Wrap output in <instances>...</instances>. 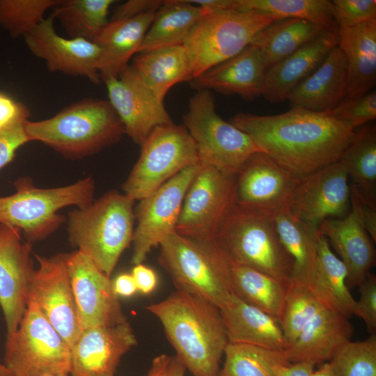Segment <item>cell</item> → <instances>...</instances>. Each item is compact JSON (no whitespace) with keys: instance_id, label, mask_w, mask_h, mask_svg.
Returning a JSON list of instances; mask_svg holds the SVG:
<instances>
[{"instance_id":"obj_1","label":"cell","mask_w":376,"mask_h":376,"mask_svg":"<svg viewBox=\"0 0 376 376\" xmlns=\"http://www.w3.org/2000/svg\"><path fill=\"white\" fill-rule=\"evenodd\" d=\"M229 122L299 177L340 160L356 132L350 123L324 112L293 108L273 115L239 112Z\"/></svg>"},{"instance_id":"obj_2","label":"cell","mask_w":376,"mask_h":376,"mask_svg":"<svg viewBox=\"0 0 376 376\" xmlns=\"http://www.w3.org/2000/svg\"><path fill=\"white\" fill-rule=\"evenodd\" d=\"M146 308L161 322L186 370L193 376H219L229 343L219 307L199 295L176 290Z\"/></svg>"},{"instance_id":"obj_3","label":"cell","mask_w":376,"mask_h":376,"mask_svg":"<svg viewBox=\"0 0 376 376\" xmlns=\"http://www.w3.org/2000/svg\"><path fill=\"white\" fill-rule=\"evenodd\" d=\"M24 127L29 141L42 142L70 159L95 154L125 134L110 102L95 98L72 104L47 119L28 120Z\"/></svg>"},{"instance_id":"obj_4","label":"cell","mask_w":376,"mask_h":376,"mask_svg":"<svg viewBox=\"0 0 376 376\" xmlns=\"http://www.w3.org/2000/svg\"><path fill=\"white\" fill-rule=\"evenodd\" d=\"M134 203L123 193L112 190L68 213L70 244L109 276L132 242L136 220Z\"/></svg>"},{"instance_id":"obj_5","label":"cell","mask_w":376,"mask_h":376,"mask_svg":"<svg viewBox=\"0 0 376 376\" xmlns=\"http://www.w3.org/2000/svg\"><path fill=\"white\" fill-rule=\"evenodd\" d=\"M214 241L232 264L254 268L290 284L293 262L272 215L235 204Z\"/></svg>"},{"instance_id":"obj_6","label":"cell","mask_w":376,"mask_h":376,"mask_svg":"<svg viewBox=\"0 0 376 376\" xmlns=\"http://www.w3.org/2000/svg\"><path fill=\"white\" fill-rule=\"evenodd\" d=\"M16 191L0 197V224L16 227L29 243L40 241L56 231L66 221L57 213L65 207H86L93 202L95 182L91 177L71 185L39 188L30 178L14 182Z\"/></svg>"},{"instance_id":"obj_7","label":"cell","mask_w":376,"mask_h":376,"mask_svg":"<svg viewBox=\"0 0 376 376\" xmlns=\"http://www.w3.org/2000/svg\"><path fill=\"white\" fill-rule=\"evenodd\" d=\"M158 262L177 290L199 295L220 308L233 293L231 263L213 240L174 233L160 244Z\"/></svg>"},{"instance_id":"obj_8","label":"cell","mask_w":376,"mask_h":376,"mask_svg":"<svg viewBox=\"0 0 376 376\" xmlns=\"http://www.w3.org/2000/svg\"><path fill=\"white\" fill-rule=\"evenodd\" d=\"M182 118L201 162L236 175L253 154L261 152L248 134L219 116L209 91H198Z\"/></svg>"},{"instance_id":"obj_9","label":"cell","mask_w":376,"mask_h":376,"mask_svg":"<svg viewBox=\"0 0 376 376\" xmlns=\"http://www.w3.org/2000/svg\"><path fill=\"white\" fill-rule=\"evenodd\" d=\"M70 357L68 344L29 302L17 329L6 336L3 364L12 376L70 375Z\"/></svg>"},{"instance_id":"obj_10","label":"cell","mask_w":376,"mask_h":376,"mask_svg":"<svg viewBox=\"0 0 376 376\" xmlns=\"http://www.w3.org/2000/svg\"><path fill=\"white\" fill-rule=\"evenodd\" d=\"M276 20L254 11L205 13L184 43L191 59L193 79L237 54Z\"/></svg>"},{"instance_id":"obj_11","label":"cell","mask_w":376,"mask_h":376,"mask_svg":"<svg viewBox=\"0 0 376 376\" xmlns=\"http://www.w3.org/2000/svg\"><path fill=\"white\" fill-rule=\"evenodd\" d=\"M141 148L140 156L123 185V194L134 201L143 199L199 162L188 131L173 123L156 127Z\"/></svg>"},{"instance_id":"obj_12","label":"cell","mask_w":376,"mask_h":376,"mask_svg":"<svg viewBox=\"0 0 376 376\" xmlns=\"http://www.w3.org/2000/svg\"><path fill=\"white\" fill-rule=\"evenodd\" d=\"M235 204V175L200 162L186 191L175 233L192 239L213 240Z\"/></svg>"},{"instance_id":"obj_13","label":"cell","mask_w":376,"mask_h":376,"mask_svg":"<svg viewBox=\"0 0 376 376\" xmlns=\"http://www.w3.org/2000/svg\"><path fill=\"white\" fill-rule=\"evenodd\" d=\"M199 163L186 168L139 201L132 242L134 265L142 263L153 247L175 233L186 191Z\"/></svg>"},{"instance_id":"obj_14","label":"cell","mask_w":376,"mask_h":376,"mask_svg":"<svg viewBox=\"0 0 376 376\" xmlns=\"http://www.w3.org/2000/svg\"><path fill=\"white\" fill-rule=\"evenodd\" d=\"M36 258L38 267L35 269L30 283L28 303L36 305L71 347L82 330L77 317L65 253L51 257L36 255Z\"/></svg>"},{"instance_id":"obj_15","label":"cell","mask_w":376,"mask_h":376,"mask_svg":"<svg viewBox=\"0 0 376 376\" xmlns=\"http://www.w3.org/2000/svg\"><path fill=\"white\" fill-rule=\"evenodd\" d=\"M65 261L81 330L127 322L110 276L80 251L65 253Z\"/></svg>"},{"instance_id":"obj_16","label":"cell","mask_w":376,"mask_h":376,"mask_svg":"<svg viewBox=\"0 0 376 376\" xmlns=\"http://www.w3.org/2000/svg\"><path fill=\"white\" fill-rule=\"evenodd\" d=\"M300 179L267 155L257 152L235 175L236 204L272 216L289 210Z\"/></svg>"},{"instance_id":"obj_17","label":"cell","mask_w":376,"mask_h":376,"mask_svg":"<svg viewBox=\"0 0 376 376\" xmlns=\"http://www.w3.org/2000/svg\"><path fill=\"white\" fill-rule=\"evenodd\" d=\"M350 210V190L345 166L338 160L301 177L289 211L317 228L324 220L340 218Z\"/></svg>"},{"instance_id":"obj_18","label":"cell","mask_w":376,"mask_h":376,"mask_svg":"<svg viewBox=\"0 0 376 376\" xmlns=\"http://www.w3.org/2000/svg\"><path fill=\"white\" fill-rule=\"evenodd\" d=\"M103 81L109 102L134 143L141 146L156 127L173 123L164 102L146 88L130 65L117 78Z\"/></svg>"},{"instance_id":"obj_19","label":"cell","mask_w":376,"mask_h":376,"mask_svg":"<svg viewBox=\"0 0 376 376\" xmlns=\"http://www.w3.org/2000/svg\"><path fill=\"white\" fill-rule=\"evenodd\" d=\"M21 232L16 227L0 224V306L7 336L17 329L26 308L35 271L31 244L22 240Z\"/></svg>"},{"instance_id":"obj_20","label":"cell","mask_w":376,"mask_h":376,"mask_svg":"<svg viewBox=\"0 0 376 376\" xmlns=\"http://www.w3.org/2000/svg\"><path fill=\"white\" fill-rule=\"evenodd\" d=\"M24 38L29 50L43 59L52 72L84 77L94 84L100 83V47L92 41L58 35L52 17L43 19Z\"/></svg>"},{"instance_id":"obj_21","label":"cell","mask_w":376,"mask_h":376,"mask_svg":"<svg viewBox=\"0 0 376 376\" xmlns=\"http://www.w3.org/2000/svg\"><path fill=\"white\" fill-rule=\"evenodd\" d=\"M136 344L127 321L84 329L70 347V375H114L123 356Z\"/></svg>"},{"instance_id":"obj_22","label":"cell","mask_w":376,"mask_h":376,"mask_svg":"<svg viewBox=\"0 0 376 376\" xmlns=\"http://www.w3.org/2000/svg\"><path fill=\"white\" fill-rule=\"evenodd\" d=\"M267 70L260 51L250 44L237 54L194 78L191 85L197 91L213 90L252 101L262 95Z\"/></svg>"},{"instance_id":"obj_23","label":"cell","mask_w":376,"mask_h":376,"mask_svg":"<svg viewBox=\"0 0 376 376\" xmlns=\"http://www.w3.org/2000/svg\"><path fill=\"white\" fill-rule=\"evenodd\" d=\"M338 42V28L325 31L269 67L265 74L262 95L272 104L287 100L292 91L317 69Z\"/></svg>"},{"instance_id":"obj_24","label":"cell","mask_w":376,"mask_h":376,"mask_svg":"<svg viewBox=\"0 0 376 376\" xmlns=\"http://www.w3.org/2000/svg\"><path fill=\"white\" fill-rule=\"evenodd\" d=\"M319 232L340 256L347 272L348 288L359 286L375 265V250L357 212L350 207L343 217L323 221Z\"/></svg>"},{"instance_id":"obj_25","label":"cell","mask_w":376,"mask_h":376,"mask_svg":"<svg viewBox=\"0 0 376 376\" xmlns=\"http://www.w3.org/2000/svg\"><path fill=\"white\" fill-rule=\"evenodd\" d=\"M347 68L345 54L334 47L322 63L288 97L291 108L326 112L345 97Z\"/></svg>"},{"instance_id":"obj_26","label":"cell","mask_w":376,"mask_h":376,"mask_svg":"<svg viewBox=\"0 0 376 376\" xmlns=\"http://www.w3.org/2000/svg\"><path fill=\"white\" fill-rule=\"evenodd\" d=\"M230 343H244L272 350L288 347L279 322L232 293L219 308Z\"/></svg>"},{"instance_id":"obj_27","label":"cell","mask_w":376,"mask_h":376,"mask_svg":"<svg viewBox=\"0 0 376 376\" xmlns=\"http://www.w3.org/2000/svg\"><path fill=\"white\" fill-rule=\"evenodd\" d=\"M353 333L349 318L322 308L283 352L290 363L308 361L322 364L340 345L351 340Z\"/></svg>"},{"instance_id":"obj_28","label":"cell","mask_w":376,"mask_h":376,"mask_svg":"<svg viewBox=\"0 0 376 376\" xmlns=\"http://www.w3.org/2000/svg\"><path fill=\"white\" fill-rule=\"evenodd\" d=\"M157 10L132 18L109 21L93 42L100 49L98 70L103 80L117 78L137 54Z\"/></svg>"},{"instance_id":"obj_29","label":"cell","mask_w":376,"mask_h":376,"mask_svg":"<svg viewBox=\"0 0 376 376\" xmlns=\"http://www.w3.org/2000/svg\"><path fill=\"white\" fill-rule=\"evenodd\" d=\"M338 46L347 60L345 98L363 95L376 84V20L351 27H338Z\"/></svg>"},{"instance_id":"obj_30","label":"cell","mask_w":376,"mask_h":376,"mask_svg":"<svg viewBox=\"0 0 376 376\" xmlns=\"http://www.w3.org/2000/svg\"><path fill=\"white\" fill-rule=\"evenodd\" d=\"M130 66L162 102L173 86L193 79L191 59L184 44L137 53Z\"/></svg>"},{"instance_id":"obj_31","label":"cell","mask_w":376,"mask_h":376,"mask_svg":"<svg viewBox=\"0 0 376 376\" xmlns=\"http://www.w3.org/2000/svg\"><path fill=\"white\" fill-rule=\"evenodd\" d=\"M347 272L341 260L332 251L325 236L319 232L314 268L308 285L327 309L350 318L357 300L347 285Z\"/></svg>"},{"instance_id":"obj_32","label":"cell","mask_w":376,"mask_h":376,"mask_svg":"<svg viewBox=\"0 0 376 376\" xmlns=\"http://www.w3.org/2000/svg\"><path fill=\"white\" fill-rule=\"evenodd\" d=\"M205 13L202 8L188 0L164 1L157 10L138 53L183 45Z\"/></svg>"},{"instance_id":"obj_33","label":"cell","mask_w":376,"mask_h":376,"mask_svg":"<svg viewBox=\"0 0 376 376\" xmlns=\"http://www.w3.org/2000/svg\"><path fill=\"white\" fill-rule=\"evenodd\" d=\"M324 31L308 20L279 19L261 30L251 44L258 49L268 69Z\"/></svg>"},{"instance_id":"obj_34","label":"cell","mask_w":376,"mask_h":376,"mask_svg":"<svg viewBox=\"0 0 376 376\" xmlns=\"http://www.w3.org/2000/svg\"><path fill=\"white\" fill-rule=\"evenodd\" d=\"M288 285L254 268L231 263L233 293L244 302L271 315L279 323Z\"/></svg>"},{"instance_id":"obj_35","label":"cell","mask_w":376,"mask_h":376,"mask_svg":"<svg viewBox=\"0 0 376 376\" xmlns=\"http://www.w3.org/2000/svg\"><path fill=\"white\" fill-rule=\"evenodd\" d=\"M273 217L281 243L293 262L290 281L308 285L316 259L319 228L299 220L289 210Z\"/></svg>"},{"instance_id":"obj_36","label":"cell","mask_w":376,"mask_h":376,"mask_svg":"<svg viewBox=\"0 0 376 376\" xmlns=\"http://www.w3.org/2000/svg\"><path fill=\"white\" fill-rule=\"evenodd\" d=\"M351 185L364 203L376 206V127L368 123L355 134L340 159Z\"/></svg>"},{"instance_id":"obj_37","label":"cell","mask_w":376,"mask_h":376,"mask_svg":"<svg viewBox=\"0 0 376 376\" xmlns=\"http://www.w3.org/2000/svg\"><path fill=\"white\" fill-rule=\"evenodd\" d=\"M235 10L258 12L276 19H305L324 31L338 28L332 2L328 0H235Z\"/></svg>"},{"instance_id":"obj_38","label":"cell","mask_w":376,"mask_h":376,"mask_svg":"<svg viewBox=\"0 0 376 376\" xmlns=\"http://www.w3.org/2000/svg\"><path fill=\"white\" fill-rule=\"evenodd\" d=\"M113 0H59L50 17L57 19L71 38L93 41L109 22Z\"/></svg>"},{"instance_id":"obj_39","label":"cell","mask_w":376,"mask_h":376,"mask_svg":"<svg viewBox=\"0 0 376 376\" xmlns=\"http://www.w3.org/2000/svg\"><path fill=\"white\" fill-rule=\"evenodd\" d=\"M219 376H277V370L289 363L283 351L256 345L228 343Z\"/></svg>"},{"instance_id":"obj_40","label":"cell","mask_w":376,"mask_h":376,"mask_svg":"<svg viewBox=\"0 0 376 376\" xmlns=\"http://www.w3.org/2000/svg\"><path fill=\"white\" fill-rule=\"evenodd\" d=\"M322 308L307 284L290 282L280 320L288 347Z\"/></svg>"},{"instance_id":"obj_41","label":"cell","mask_w":376,"mask_h":376,"mask_svg":"<svg viewBox=\"0 0 376 376\" xmlns=\"http://www.w3.org/2000/svg\"><path fill=\"white\" fill-rule=\"evenodd\" d=\"M334 376H376V334L340 345L328 361Z\"/></svg>"},{"instance_id":"obj_42","label":"cell","mask_w":376,"mask_h":376,"mask_svg":"<svg viewBox=\"0 0 376 376\" xmlns=\"http://www.w3.org/2000/svg\"><path fill=\"white\" fill-rule=\"evenodd\" d=\"M59 0H0V26L13 37H24Z\"/></svg>"},{"instance_id":"obj_43","label":"cell","mask_w":376,"mask_h":376,"mask_svg":"<svg viewBox=\"0 0 376 376\" xmlns=\"http://www.w3.org/2000/svg\"><path fill=\"white\" fill-rule=\"evenodd\" d=\"M324 113L350 123L355 129L362 127L376 118L375 90L359 97L344 98L332 110Z\"/></svg>"},{"instance_id":"obj_44","label":"cell","mask_w":376,"mask_h":376,"mask_svg":"<svg viewBox=\"0 0 376 376\" xmlns=\"http://www.w3.org/2000/svg\"><path fill=\"white\" fill-rule=\"evenodd\" d=\"M338 27H351L376 20L375 0H333Z\"/></svg>"},{"instance_id":"obj_45","label":"cell","mask_w":376,"mask_h":376,"mask_svg":"<svg viewBox=\"0 0 376 376\" xmlns=\"http://www.w3.org/2000/svg\"><path fill=\"white\" fill-rule=\"evenodd\" d=\"M360 297L356 301L354 315L361 318L370 334H376V276L370 273L359 285Z\"/></svg>"},{"instance_id":"obj_46","label":"cell","mask_w":376,"mask_h":376,"mask_svg":"<svg viewBox=\"0 0 376 376\" xmlns=\"http://www.w3.org/2000/svg\"><path fill=\"white\" fill-rule=\"evenodd\" d=\"M24 123L0 132V170L13 159L21 146L29 141Z\"/></svg>"},{"instance_id":"obj_47","label":"cell","mask_w":376,"mask_h":376,"mask_svg":"<svg viewBox=\"0 0 376 376\" xmlns=\"http://www.w3.org/2000/svg\"><path fill=\"white\" fill-rule=\"evenodd\" d=\"M30 116L28 108L0 92V132L24 124Z\"/></svg>"},{"instance_id":"obj_48","label":"cell","mask_w":376,"mask_h":376,"mask_svg":"<svg viewBox=\"0 0 376 376\" xmlns=\"http://www.w3.org/2000/svg\"><path fill=\"white\" fill-rule=\"evenodd\" d=\"M350 207L353 209L360 219L365 230L371 237L376 242V206L368 205L359 198L356 189L350 185Z\"/></svg>"},{"instance_id":"obj_49","label":"cell","mask_w":376,"mask_h":376,"mask_svg":"<svg viewBox=\"0 0 376 376\" xmlns=\"http://www.w3.org/2000/svg\"><path fill=\"white\" fill-rule=\"evenodd\" d=\"M164 1L130 0L119 5L110 21L132 18L148 12L157 10Z\"/></svg>"},{"instance_id":"obj_50","label":"cell","mask_w":376,"mask_h":376,"mask_svg":"<svg viewBox=\"0 0 376 376\" xmlns=\"http://www.w3.org/2000/svg\"><path fill=\"white\" fill-rule=\"evenodd\" d=\"M135 281L137 290L147 295L151 293L157 284L155 272L142 263L135 265L131 274Z\"/></svg>"},{"instance_id":"obj_51","label":"cell","mask_w":376,"mask_h":376,"mask_svg":"<svg viewBox=\"0 0 376 376\" xmlns=\"http://www.w3.org/2000/svg\"><path fill=\"white\" fill-rule=\"evenodd\" d=\"M316 364L312 361H303L288 363L280 366L277 376H311Z\"/></svg>"},{"instance_id":"obj_52","label":"cell","mask_w":376,"mask_h":376,"mask_svg":"<svg viewBox=\"0 0 376 376\" xmlns=\"http://www.w3.org/2000/svg\"><path fill=\"white\" fill-rule=\"evenodd\" d=\"M112 286L118 297H129L138 291L132 275L127 273L118 275L112 281Z\"/></svg>"},{"instance_id":"obj_53","label":"cell","mask_w":376,"mask_h":376,"mask_svg":"<svg viewBox=\"0 0 376 376\" xmlns=\"http://www.w3.org/2000/svg\"><path fill=\"white\" fill-rule=\"evenodd\" d=\"M190 1L202 8L205 13L235 11V0H192Z\"/></svg>"},{"instance_id":"obj_54","label":"cell","mask_w":376,"mask_h":376,"mask_svg":"<svg viewBox=\"0 0 376 376\" xmlns=\"http://www.w3.org/2000/svg\"><path fill=\"white\" fill-rule=\"evenodd\" d=\"M171 357L167 354L156 357L152 360L146 376H169L168 369Z\"/></svg>"},{"instance_id":"obj_55","label":"cell","mask_w":376,"mask_h":376,"mask_svg":"<svg viewBox=\"0 0 376 376\" xmlns=\"http://www.w3.org/2000/svg\"><path fill=\"white\" fill-rule=\"evenodd\" d=\"M186 368L180 360L176 357H171L169 365V376H186Z\"/></svg>"},{"instance_id":"obj_56","label":"cell","mask_w":376,"mask_h":376,"mask_svg":"<svg viewBox=\"0 0 376 376\" xmlns=\"http://www.w3.org/2000/svg\"><path fill=\"white\" fill-rule=\"evenodd\" d=\"M311 376H334V373L330 363L326 361L317 370H314Z\"/></svg>"},{"instance_id":"obj_57","label":"cell","mask_w":376,"mask_h":376,"mask_svg":"<svg viewBox=\"0 0 376 376\" xmlns=\"http://www.w3.org/2000/svg\"><path fill=\"white\" fill-rule=\"evenodd\" d=\"M0 376H12L5 365L0 361Z\"/></svg>"},{"instance_id":"obj_58","label":"cell","mask_w":376,"mask_h":376,"mask_svg":"<svg viewBox=\"0 0 376 376\" xmlns=\"http://www.w3.org/2000/svg\"><path fill=\"white\" fill-rule=\"evenodd\" d=\"M46 376H70L69 374H55V375H49Z\"/></svg>"},{"instance_id":"obj_59","label":"cell","mask_w":376,"mask_h":376,"mask_svg":"<svg viewBox=\"0 0 376 376\" xmlns=\"http://www.w3.org/2000/svg\"><path fill=\"white\" fill-rule=\"evenodd\" d=\"M104 376H114V375H104Z\"/></svg>"}]
</instances>
